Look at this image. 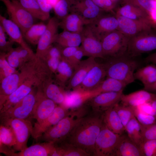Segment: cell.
Segmentation results:
<instances>
[{
    "mask_svg": "<svg viewBox=\"0 0 156 156\" xmlns=\"http://www.w3.org/2000/svg\"><path fill=\"white\" fill-rule=\"evenodd\" d=\"M134 77L142 82L144 88L153 84L156 81V65L151 63L138 68L134 73Z\"/></svg>",
    "mask_w": 156,
    "mask_h": 156,
    "instance_id": "31",
    "label": "cell"
},
{
    "mask_svg": "<svg viewBox=\"0 0 156 156\" xmlns=\"http://www.w3.org/2000/svg\"><path fill=\"white\" fill-rule=\"evenodd\" d=\"M103 122L115 133L122 135L125 131L121 120L113 107L103 112Z\"/></svg>",
    "mask_w": 156,
    "mask_h": 156,
    "instance_id": "29",
    "label": "cell"
},
{
    "mask_svg": "<svg viewBox=\"0 0 156 156\" xmlns=\"http://www.w3.org/2000/svg\"></svg>",
    "mask_w": 156,
    "mask_h": 156,
    "instance_id": "64",
    "label": "cell"
},
{
    "mask_svg": "<svg viewBox=\"0 0 156 156\" xmlns=\"http://www.w3.org/2000/svg\"><path fill=\"white\" fill-rule=\"evenodd\" d=\"M81 33L66 30L58 34L55 42L62 47H79L81 44Z\"/></svg>",
    "mask_w": 156,
    "mask_h": 156,
    "instance_id": "33",
    "label": "cell"
},
{
    "mask_svg": "<svg viewBox=\"0 0 156 156\" xmlns=\"http://www.w3.org/2000/svg\"><path fill=\"white\" fill-rule=\"evenodd\" d=\"M0 144H3L10 148L16 143L15 135L12 129L1 124L0 127Z\"/></svg>",
    "mask_w": 156,
    "mask_h": 156,
    "instance_id": "39",
    "label": "cell"
},
{
    "mask_svg": "<svg viewBox=\"0 0 156 156\" xmlns=\"http://www.w3.org/2000/svg\"><path fill=\"white\" fill-rule=\"evenodd\" d=\"M76 13L83 20L85 25L91 23L104 12L92 0H85L78 3L70 11Z\"/></svg>",
    "mask_w": 156,
    "mask_h": 156,
    "instance_id": "21",
    "label": "cell"
},
{
    "mask_svg": "<svg viewBox=\"0 0 156 156\" xmlns=\"http://www.w3.org/2000/svg\"><path fill=\"white\" fill-rule=\"evenodd\" d=\"M124 4L118 9L116 14L133 20L143 21L152 25V21L144 10L131 3Z\"/></svg>",
    "mask_w": 156,
    "mask_h": 156,
    "instance_id": "26",
    "label": "cell"
},
{
    "mask_svg": "<svg viewBox=\"0 0 156 156\" xmlns=\"http://www.w3.org/2000/svg\"><path fill=\"white\" fill-rule=\"evenodd\" d=\"M152 27L153 29L156 33V22H153Z\"/></svg>",
    "mask_w": 156,
    "mask_h": 156,
    "instance_id": "61",
    "label": "cell"
},
{
    "mask_svg": "<svg viewBox=\"0 0 156 156\" xmlns=\"http://www.w3.org/2000/svg\"><path fill=\"white\" fill-rule=\"evenodd\" d=\"M56 151L54 143L44 142L27 147L18 153H15L10 147L5 146L1 153L8 156H55Z\"/></svg>",
    "mask_w": 156,
    "mask_h": 156,
    "instance_id": "13",
    "label": "cell"
},
{
    "mask_svg": "<svg viewBox=\"0 0 156 156\" xmlns=\"http://www.w3.org/2000/svg\"><path fill=\"white\" fill-rule=\"evenodd\" d=\"M103 112L88 113L77 123L65 141L94 156L96 138L103 123Z\"/></svg>",
    "mask_w": 156,
    "mask_h": 156,
    "instance_id": "1",
    "label": "cell"
},
{
    "mask_svg": "<svg viewBox=\"0 0 156 156\" xmlns=\"http://www.w3.org/2000/svg\"><path fill=\"white\" fill-rule=\"evenodd\" d=\"M60 22L56 17L50 18L47 24L46 29L40 38L37 44L36 56L42 59L52 44L55 42L58 35V29Z\"/></svg>",
    "mask_w": 156,
    "mask_h": 156,
    "instance_id": "14",
    "label": "cell"
},
{
    "mask_svg": "<svg viewBox=\"0 0 156 156\" xmlns=\"http://www.w3.org/2000/svg\"><path fill=\"white\" fill-rule=\"evenodd\" d=\"M115 156H143L140 146L127 136L123 135L118 145Z\"/></svg>",
    "mask_w": 156,
    "mask_h": 156,
    "instance_id": "28",
    "label": "cell"
},
{
    "mask_svg": "<svg viewBox=\"0 0 156 156\" xmlns=\"http://www.w3.org/2000/svg\"><path fill=\"white\" fill-rule=\"evenodd\" d=\"M60 0H48L49 4L52 6L53 8L55 5Z\"/></svg>",
    "mask_w": 156,
    "mask_h": 156,
    "instance_id": "60",
    "label": "cell"
},
{
    "mask_svg": "<svg viewBox=\"0 0 156 156\" xmlns=\"http://www.w3.org/2000/svg\"><path fill=\"white\" fill-rule=\"evenodd\" d=\"M106 77V71L103 64L96 62L88 71L81 84L76 89L85 91L93 90Z\"/></svg>",
    "mask_w": 156,
    "mask_h": 156,
    "instance_id": "20",
    "label": "cell"
},
{
    "mask_svg": "<svg viewBox=\"0 0 156 156\" xmlns=\"http://www.w3.org/2000/svg\"><path fill=\"white\" fill-rule=\"evenodd\" d=\"M75 69L68 60L62 58L55 74L57 83L64 87L72 76Z\"/></svg>",
    "mask_w": 156,
    "mask_h": 156,
    "instance_id": "32",
    "label": "cell"
},
{
    "mask_svg": "<svg viewBox=\"0 0 156 156\" xmlns=\"http://www.w3.org/2000/svg\"><path fill=\"white\" fill-rule=\"evenodd\" d=\"M156 99V93L141 90L127 94H123L120 101L122 104L136 107L144 103L150 102Z\"/></svg>",
    "mask_w": 156,
    "mask_h": 156,
    "instance_id": "25",
    "label": "cell"
},
{
    "mask_svg": "<svg viewBox=\"0 0 156 156\" xmlns=\"http://www.w3.org/2000/svg\"><path fill=\"white\" fill-rule=\"evenodd\" d=\"M81 46L84 56L104 58L101 40L89 24L85 25L81 33Z\"/></svg>",
    "mask_w": 156,
    "mask_h": 156,
    "instance_id": "11",
    "label": "cell"
},
{
    "mask_svg": "<svg viewBox=\"0 0 156 156\" xmlns=\"http://www.w3.org/2000/svg\"><path fill=\"white\" fill-rule=\"evenodd\" d=\"M6 53L0 52V81L18 71L16 68L12 67L8 63L6 59Z\"/></svg>",
    "mask_w": 156,
    "mask_h": 156,
    "instance_id": "41",
    "label": "cell"
},
{
    "mask_svg": "<svg viewBox=\"0 0 156 156\" xmlns=\"http://www.w3.org/2000/svg\"><path fill=\"white\" fill-rule=\"evenodd\" d=\"M47 25L43 23L34 24L25 33L24 38L31 44L37 45Z\"/></svg>",
    "mask_w": 156,
    "mask_h": 156,
    "instance_id": "38",
    "label": "cell"
},
{
    "mask_svg": "<svg viewBox=\"0 0 156 156\" xmlns=\"http://www.w3.org/2000/svg\"><path fill=\"white\" fill-rule=\"evenodd\" d=\"M6 59L10 65L15 68H19L21 64L16 48H13L6 53Z\"/></svg>",
    "mask_w": 156,
    "mask_h": 156,
    "instance_id": "48",
    "label": "cell"
},
{
    "mask_svg": "<svg viewBox=\"0 0 156 156\" xmlns=\"http://www.w3.org/2000/svg\"><path fill=\"white\" fill-rule=\"evenodd\" d=\"M113 107L117 112L125 128L129 121L135 116L133 107L116 104Z\"/></svg>",
    "mask_w": 156,
    "mask_h": 156,
    "instance_id": "40",
    "label": "cell"
},
{
    "mask_svg": "<svg viewBox=\"0 0 156 156\" xmlns=\"http://www.w3.org/2000/svg\"><path fill=\"white\" fill-rule=\"evenodd\" d=\"M21 64V66L36 57L30 48H26L20 46L16 48Z\"/></svg>",
    "mask_w": 156,
    "mask_h": 156,
    "instance_id": "46",
    "label": "cell"
},
{
    "mask_svg": "<svg viewBox=\"0 0 156 156\" xmlns=\"http://www.w3.org/2000/svg\"><path fill=\"white\" fill-rule=\"evenodd\" d=\"M70 110L62 105H57L46 119L40 122L35 123L31 135L32 136L38 139L48 129L67 116Z\"/></svg>",
    "mask_w": 156,
    "mask_h": 156,
    "instance_id": "15",
    "label": "cell"
},
{
    "mask_svg": "<svg viewBox=\"0 0 156 156\" xmlns=\"http://www.w3.org/2000/svg\"><path fill=\"white\" fill-rule=\"evenodd\" d=\"M5 32L2 26L0 24V49L1 52L7 53L12 48L13 41L7 40Z\"/></svg>",
    "mask_w": 156,
    "mask_h": 156,
    "instance_id": "49",
    "label": "cell"
},
{
    "mask_svg": "<svg viewBox=\"0 0 156 156\" xmlns=\"http://www.w3.org/2000/svg\"><path fill=\"white\" fill-rule=\"evenodd\" d=\"M140 148L143 156H156V139L143 142Z\"/></svg>",
    "mask_w": 156,
    "mask_h": 156,
    "instance_id": "45",
    "label": "cell"
},
{
    "mask_svg": "<svg viewBox=\"0 0 156 156\" xmlns=\"http://www.w3.org/2000/svg\"><path fill=\"white\" fill-rule=\"evenodd\" d=\"M1 122V124L11 128L14 133L16 143L13 147V151H19L27 147L28 140L33 127L30 121L27 119L12 118Z\"/></svg>",
    "mask_w": 156,
    "mask_h": 156,
    "instance_id": "8",
    "label": "cell"
},
{
    "mask_svg": "<svg viewBox=\"0 0 156 156\" xmlns=\"http://www.w3.org/2000/svg\"><path fill=\"white\" fill-rule=\"evenodd\" d=\"M145 61L146 63H152L156 65V52L147 56L145 58Z\"/></svg>",
    "mask_w": 156,
    "mask_h": 156,
    "instance_id": "57",
    "label": "cell"
},
{
    "mask_svg": "<svg viewBox=\"0 0 156 156\" xmlns=\"http://www.w3.org/2000/svg\"><path fill=\"white\" fill-rule=\"evenodd\" d=\"M124 4L130 3L132 0H121Z\"/></svg>",
    "mask_w": 156,
    "mask_h": 156,
    "instance_id": "62",
    "label": "cell"
},
{
    "mask_svg": "<svg viewBox=\"0 0 156 156\" xmlns=\"http://www.w3.org/2000/svg\"><path fill=\"white\" fill-rule=\"evenodd\" d=\"M54 82L52 77L46 79L41 86L37 88L44 95L56 103L62 105L65 99L67 91L63 87Z\"/></svg>",
    "mask_w": 156,
    "mask_h": 156,
    "instance_id": "24",
    "label": "cell"
},
{
    "mask_svg": "<svg viewBox=\"0 0 156 156\" xmlns=\"http://www.w3.org/2000/svg\"><path fill=\"white\" fill-rule=\"evenodd\" d=\"M123 94V91L103 92L93 97L88 102L92 111L103 112L119 103Z\"/></svg>",
    "mask_w": 156,
    "mask_h": 156,
    "instance_id": "18",
    "label": "cell"
},
{
    "mask_svg": "<svg viewBox=\"0 0 156 156\" xmlns=\"http://www.w3.org/2000/svg\"><path fill=\"white\" fill-rule=\"evenodd\" d=\"M85 25L81 17L74 12H70L59 23V27L63 30L79 33H81Z\"/></svg>",
    "mask_w": 156,
    "mask_h": 156,
    "instance_id": "30",
    "label": "cell"
},
{
    "mask_svg": "<svg viewBox=\"0 0 156 156\" xmlns=\"http://www.w3.org/2000/svg\"><path fill=\"white\" fill-rule=\"evenodd\" d=\"M150 103L154 111L156 117V99L152 101Z\"/></svg>",
    "mask_w": 156,
    "mask_h": 156,
    "instance_id": "59",
    "label": "cell"
},
{
    "mask_svg": "<svg viewBox=\"0 0 156 156\" xmlns=\"http://www.w3.org/2000/svg\"><path fill=\"white\" fill-rule=\"evenodd\" d=\"M114 0V1H117L118 0Z\"/></svg>",
    "mask_w": 156,
    "mask_h": 156,
    "instance_id": "63",
    "label": "cell"
},
{
    "mask_svg": "<svg viewBox=\"0 0 156 156\" xmlns=\"http://www.w3.org/2000/svg\"><path fill=\"white\" fill-rule=\"evenodd\" d=\"M33 89L20 101L5 111L0 113L1 122L9 119H27L32 112L36 101Z\"/></svg>",
    "mask_w": 156,
    "mask_h": 156,
    "instance_id": "9",
    "label": "cell"
},
{
    "mask_svg": "<svg viewBox=\"0 0 156 156\" xmlns=\"http://www.w3.org/2000/svg\"><path fill=\"white\" fill-rule=\"evenodd\" d=\"M129 39L118 30L105 35L101 39L104 58L125 54Z\"/></svg>",
    "mask_w": 156,
    "mask_h": 156,
    "instance_id": "4",
    "label": "cell"
},
{
    "mask_svg": "<svg viewBox=\"0 0 156 156\" xmlns=\"http://www.w3.org/2000/svg\"><path fill=\"white\" fill-rule=\"evenodd\" d=\"M54 13L56 17L62 20L69 13L70 9L66 0H60L54 7Z\"/></svg>",
    "mask_w": 156,
    "mask_h": 156,
    "instance_id": "43",
    "label": "cell"
},
{
    "mask_svg": "<svg viewBox=\"0 0 156 156\" xmlns=\"http://www.w3.org/2000/svg\"><path fill=\"white\" fill-rule=\"evenodd\" d=\"M98 7L106 12L113 11L116 1L114 0H92Z\"/></svg>",
    "mask_w": 156,
    "mask_h": 156,
    "instance_id": "50",
    "label": "cell"
},
{
    "mask_svg": "<svg viewBox=\"0 0 156 156\" xmlns=\"http://www.w3.org/2000/svg\"><path fill=\"white\" fill-rule=\"evenodd\" d=\"M137 107L142 112L155 116L154 111L150 103H145L137 106Z\"/></svg>",
    "mask_w": 156,
    "mask_h": 156,
    "instance_id": "55",
    "label": "cell"
},
{
    "mask_svg": "<svg viewBox=\"0 0 156 156\" xmlns=\"http://www.w3.org/2000/svg\"><path fill=\"white\" fill-rule=\"evenodd\" d=\"M42 82L41 79L36 75L28 77L22 84L9 96L0 109V113L5 111L18 103L31 91L34 87H38Z\"/></svg>",
    "mask_w": 156,
    "mask_h": 156,
    "instance_id": "10",
    "label": "cell"
},
{
    "mask_svg": "<svg viewBox=\"0 0 156 156\" xmlns=\"http://www.w3.org/2000/svg\"><path fill=\"white\" fill-rule=\"evenodd\" d=\"M156 49V33L153 30L142 32L129 38L126 54L136 57Z\"/></svg>",
    "mask_w": 156,
    "mask_h": 156,
    "instance_id": "6",
    "label": "cell"
},
{
    "mask_svg": "<svg viewBox=\"0 0 156 156\" xmlns=\"http://www.w3.org/2000/svg\"><path fill=\"white\" fill-rule=\"evenodd\" d=\"M6 7L10 19L20 28L23 36L34 23L33 16L21 5L18 0H0Z\"/></svg>",
    "mask_w": 156,
    "mask_h": 156,
    "instance_id": "7",
    "label": "cell"
},
{
    "mask_svg": "<svg viewBox=\"0 0 156 156\" xmlns=\"http://www.w3.org/2000/svg\"><path fill=\"white\" fill-rule=\"evenodd\" d=\"M0 24L2 26L10 40L23 47H29L24 41V38L19 27L10 19L0 15Z\"/></svg>",
    "mask_w": 156,
    "mask_h": 156,
    "instance_id": "27",
    "label": "cell"
},
{
    "mask_svg": "<svg viewBox=\"0 0 156 156\" xmlns=\"http://www.w3.org/2000/svg\"><path fill=\"white\" fill-rule=\"evenodd\" d=\"M101 40L106 34L118 30V23L115 15L104 13L91 23L89 24Z\"/></svg>",
    "mask_w": 156,
    "mask_h": 156,
    "instance_id": "19",
    "label": "cell"
},
{
    "mask_svg": "<svg viewBox=\"0 0 156 156\" xmlns=\"http://www.w3.org/2000/svg\"><path fill=\"white\" fill-rule=\"evenodd\" d=\"M122 135L114 133L103 123L96 140L94 156H115Z\"/></svg>",
    "mask_w": 156,
    "mask_h": 156,
    "instance_id": "5",
    "label": "cell"
},
{
    "mask_svg": "<svg viewBox=\"0 0 156 156\" xmlns=\"http://www.w3.org/2000/svg\"><path fill=\"white\" fill-rule=\"evenodd\" d=\"M98 95L94 90L85 91L78 89L67 91L62 105L69 110L75 109L84 105L90 99Z\"/></svg>",
    "mask_w": 156,
    "mask_h": 156,
    "instance_id": "22",
    "label": "cell"
},
{
    "mask_svg": "<svg viewBox=\"0 0 156 156\" xmlns=\"http://www.w3.org/2000/svg\"><path fill=\"white\" fill-rule=\"evenodd\" d=\"M102 64L106 77L121 81L127 85L135 80L134 73L140 66L139 62L135 58L126 54L120 56L107 57Z\"/></svg>",
    "mask_w": 156,
    "mask_h": 156,
    "instance_id": "2",
    "label": "cell"
},
{
    "mask_svg": "<svg viewBox=\"0 0 156 156\" xmlns=\"http://www.w3.org/2000/svg\"><path fill=\"white\" fill-rule=\"evenodd\" d=\"M144 90L151 92L156 93V81L153 84L144 88Z\"/></svg>",
    "mask_w": 156,
    "mask_h": 156,
    "instance_id": "58",
    "label": "cell"
},
{
    "mask_svg": "<svg viewBox=\"0 0 156 156\" xmlns=\"http://www.w3.org/2000/svg\"><path fill=\"white\" fill-rule=\"evenodd\" d=\"M79 47H62L61 52L62 58L69 60Z\"/></svg>",
    "mask_w": 156,
    "mask_h": 156,
    "instance_id": "54",
    "label": "cell"
},
{
    "mask_svg": "<svg viewBox=\"0 0 156 156\" xmlns=\"http://www.w3.org/2000/svg\"><path fill=\"white\" fill-rule=\"evenodd\" d=\"M118 23V30L130 38L140 33L153 30L152 25L139 21L133 20L115 14Z\"/></svg>",
    "mask_w": 156,
    "mask_h": 156,
    "instance_id": "17",
    "label": "cell"
},
{
    "mask_svg": "<svg viewBox=\"0 0 156 156\" xmlns=\"http://www.w3.org/2000/svg\"><path fill=\"white\" fill-rule=\"evenodd\" d=\"M140 124L143 142L156 139V123L148 125Z\"/></svg>",
    "mask_w": 156,
    "mask_h": 156,
    "instance_id": "47",
    "label": "cell"
},
{
    "mask_svg": "<svg viewBox=\"0 0 156 156\" xmlns=\"http://www.w3.org/2000/svg\"><path fill=\"white\" fill-rule=\"evenodd\" d=\"M22 6L35 19L42 21L49 19L50 15L42 10L36 0H18Z\"/></svg>",
    "mask_w": 156,
    "mask_h": 156,
    "instance_id": "36",
    "label": "cell"
},
{
    "mask_svg": "<svg viewBox=\"0 0 156 156\" xmlns=\"http://www.w3.org/2000/svg\"><path fill=\"white\" fill-rule=\"evenodd\" d=\"M95 59L89 57L81 61L76 66L72 76L68 81L66 91L75 90L80 86L88 71L96 62Z\"/></svg>",
    "mask_w": 156,
    "mask_h": 156,
    "instance_id": "23",
    "label": "cell"
},
{
    "mask_svg": "<svg viewBox=\"0 0 156 156\" xmlns=\"http://www.w3.org/2000/svg\"><path fill=\"white\" fill-rule=\"evenodd\" d=\"M83 56H84L83 51L81 47H79L73 56L68 61L75 68L81 61V60Z\"/></svg>",
    "mask_w": 156,
    "mask_h": 156,
    "instance_id": "53",
    "label": "cell"
},
{
    "mask_svg": "<svg viewBox=\"0 0 156 156\" xmlns=\"http://www.w3.org/2000/svg\"><path fill=\"white\" fill-rule=\"evenodd\" d=\"M127 86L116 79L107 77L94 90L98 94L107 92H120L123 91Z\"/></svg>",
    "mask_w": 156,
    "mask_h": 156,
    "instance_id": "37",
    "label": "cell"
},
{
    "mask_svg": "<svg viewBox=\"0 0 156 156\" xmlns=\"http://www.w3.org/2000/svg\"><path fill=\"white\" fill-rule=\"evenodd\" d=\"M89 112L84 105L70 110L67 116L45 132L38 139L57 144L65 140L79 120Z\"/></svg>",
    "mask_w": 156,
    "mask_h": 156,
    "instance_id": "3",
    "label": "cell"
},
{
    "mask_svg": "<svg viewBox=\"0 0 156 156\" xmlns=\"http://www.w3.org/2000/svg\"><path fill=\"white\" fill-rule=\"evenodd\" d=\"M57 105L53 101L46 97L38 89L35 104L30 117L35 119L36 123L40 122L46 119Z\"/></svg>",
    "mask_w": 156,
    "mask_h": 156,
    "instance_id": "16",
    "label": "cell"
},
{
    "mask_svg": "<svg viewBox=\"0 0 156 156\" xmlns=\"http://www.w3.org/2000/svg\"><path fill=\"white\" fill-rule=\"evenodd\" d=\"M52 73H56L61 60L55 58H48L43 60Z\"/></svg>",
    "mask_w": 156,
    "mask_h": 156,
    "instance_id": "52",
    "label": "cell"
},
{
    "mask_svg": "<svg viewBox=\"0 0 156 156\" xmlns=\"http://www.w3.org/2000/svg\"><path fill=\"white\" fill-rule=\"evenodd\" d=\"M51 45L48 49L42 60L48 58H55L61 60L62 49V47L59 45Z\"/></svg>",
    "mask_w": 156,
    "mask_h": 156,
    "instance_id": "51",
    "label": "cell"
},
{
    "mask_svg": "<svg viewBox=\"0 0 156 156\" xmlns=\"http://www.w3.org/2000/svg\"><path fill=\"white\" fill-rule=\"evenodd\" d=\"M56 151L55 156H90L82 149L65 142L55 144Z\"/></svg>",
    "mask_w": 156,
    "mask_h": 156,
    "instance_id": "34",
    "label": "cell"
},
{
    "mask_svg": "<svg viewBox=\"0 0 156 156\" xmlns=\"http://www.w3.org/2000/svg\"><path fill=\"white\" fill-rule=\"evenodd\" d=\"M0 81V109L9 96L27 78L28 74L23 68Z\"/></svg>",
    "mask_w": 156,
    "mask_h": 156,
    "instance_id": "12",
    "label": "cell"
},
{
    "mask_svg": "<svg viewBox=\"0 0 156 156\" xmlns=\"http://www.w3.org/2000/svg\"><path fill=\"white\" fill-rule=\"evenodd\" d=\"M42 10L46 14L50 15V12L53 8L49 4L48 0H36Z\"/></svg>",
    "mask_w": 156,
    "mask_h": 156,
    "instance_id": "56",
    "label": "cell"
},
{
    "mask_svg": "<svg viewBox=\"0 0 156 156\" xmlns=\"http://www.w3.org/2000/svg\"><path fill=\"white\" fill-rule=\"evenodd\" d=\"M133 107L135 116L140 124L148 125L156 123V116L142 112L137 107Z\"/></svg>",
    "mask_w": 156,
    "mask_h": 156,
    "instance_id": "42",
    "label": "cell"
},
{
    "mask_svg": "<svg viewBox=\"0 0 156 156\" xmlns=\"http://www.w3.org/2000/svg\"><path fill=\"white\" fill-rule=\"evenodd\" d=\"M130 3L140 7L145 11L149 16L156 11V3L155 0H132Z\"/></svg>",
    "mask_w": 156,
    "mask_h": 156,
    "instance_id": "44",
    "label": "cell"
},
{
    "mask_svg": "<svg viewBox=\"0 0 156 156\" xmlns=\"http://www.w3.org/2000/svg\"><path fill=\"white\" fill-rule=\"evenodd\" d=\"M125 129L129 138L140 147L143 142L141 125L135 116L129 121Z\"/></svg>",
    "mask_w": 156,
    "mask_h": 156,
    "instance_id": "35",
    "label": "cell"
}]
</instances>
